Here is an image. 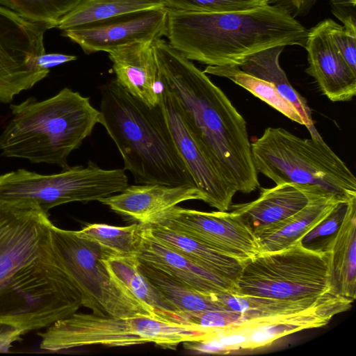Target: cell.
I'll list each match as a JSON object with an SVG mask.
<instances>
[{
	"mask_svg": "<svg viewBox=\"0 0 356 356\" xmlns=\"http://www.w3.org/2000/svg\"><path fill=\"white\" fill-rule=\"evenodd\" d=\"M48 213L0 202V322L25 334L82 306L54 243Z\"/></svg>",
	"mask_w": 356,
	"mask_h": 356,
	"instance_id": "1",
	"label": "cell"
},
{
	"mask_svg": "<svg viewBox=\"0 0 356 356\" xmlns=\"http://www.w3.org/2000/svg\"><path fill=\"white\" fill-rule=\"evenodd\" d=\"M163 84L219 172L237 192L259 186L247 124L224 92L193 63L161 38L153 42Z\"/></svg>",
	"mask_w": 356,
	"mask_h": 356,
	"instance_id": "2",
	"label": "cell"
},
{
	"mask_svg": "<svg viewBox=\"0 0 356 356\" xmlns=\"http://www.w3.org/2000/svg\"><path fill=\"white\" fill-rule=\"evenodd\" d=\"M307 29L285 7L266 4L232 12L168 9V42L188 59L211 66L239 67L275 47H305Z\"/></svg>",
	"mask_w": 356,
	"mask_h": 356,
	"instance_id": "3",
	"label": "cell"
},
{
	"mask_svg": "<svg viewBox=\"0 0 356 356\" xmlns=\"http://www.w3.org/2000/svg\"><path fill=\"white\" fill-rule=\"evenodd\" d=\"M100 121L137 184L196 186L180 156L162 108L150 107L116 80L100 87ZM197 187V186H196Z\"/></svg>",
	"mask_w": 356,
	"mask_h": 356,
	"instance_id": "4",
	"label": "cell"
},
{
	"mask_svg": "<svg viewBox=\"0 0 356 356\" xmlns=\"http://www.w3.org/2000/svg\"><path fill=\"white\" fill-rule=\"evenodd\" d=\"M12 118L0 134V150L6 157L68 168L67 159L94 127L100 112L88 97L68 88L42 101L30 97L11 104Z\"/></svg>",
	"mask_w": 356,
	"mask_h": 356,
	"instance_id": "5",
	"label": "cell"
},
{
	"mask_svg": "<svg viewBox=\"0 0 356 356\" xmlns=\"http://www.w3.org/2000/svg\"><path fill=\"white\" fill-rule=\"evenodd\" d=\"M254 168L275 184L318 188L342 202L356 197V179L321 136L301 138L281 127H268L251 143Z\"/></svg>",
	"mask_w": 356,
	"mask_h": 356,
	"instance_id": "6",
	"label": "cell"
},
{
	"mask_svg": "<svg viewBox=\"0 0 356 356\" xmlns=\"http://www.w3.org/2000/svg\"><path fill=\"white\" fill-rule=\"evenodd\" d=\"M213 332L143 314L114 317L75 312L54 323L38 335L40 348L50 352L90 345L122 347L148 343L175 350L185 341L208 339Z\"/></svg>",
	"mask_w": 356,
	"mask_h": 356,
	"instance_id": "7",
	"label": "cell"
},
{
	"mask_svg": "<svg viewBox=\"0 0 356 356\" xmlns=\"http://www.w3.org/2000/svg\"><path fill=\"white\" fill-rule=\"evenodd\" d=\"M329 258V252L309 250L299 243L259 254L243 264L230 293L289 300L321 296L330 293Z\"/></svg>",
	"mask_w": 356,
	"mask_h": 356,
	"instance_id": "8",
	"label": "cell"
},
{
	"mask_svg": "<svg viewBox=\"0 0 356 356\" xmlns=\"http://www.w3.org/2000/svg\"><path fill=\"white\" fill-rule=\"evenodd\" d=\"M128 186L124 169H103L92 161L52 175L19 169L0 175V202L47 213L69 202L99 201Z\"/></svg>",
	"mask_w": 356,
	"mask_h": 356,
	"instance_id": "9",
	"label": "cell"
},
{
	"mask_svg": "<svg viewBox=\"0 0 356 356\" xmlns=\"http://www.w3.org/2000/svg\"><path fill=\"white\" fill-rule=\"evenodd\" d=\"M51 232L65 267L81 293L82 306L101 316H154L108 270L104 260L115 254L78 236L75 231L53 225Z\"/></svg>",
	"mask_w": 356,
	"mask_h": 356,
	"instance_id": "10",
	"label": "cell"
},
{
	"mask_svg": "<svg viewBox=\"0 0 356 356\" xmlns=\"http://www.w3.org/2000/svg\"><path fill=\"white\" fill-rule=\"evenodd\" d=\"M50 29L0 5L1 102H11L49 73L38 66L37 58L45 53L44 37Z\"/></svg>",
	"mask_w": 356,
	"mask_h": 356,
	"instance_id": "11",
	"label": "cell"
},
{
	"mask_svg": "<svg viewBox=\"0 0 356 356\" xmlns=\"http://www.w3.org/2000/svg\"><path fill=\"white\" fill-rule=\"evenodd\" d=\"M353 300L334 294L307 309L296 313L243 320L215 332L212 338L222 353L254 350L303 330L319 327L348 310Z\"/></svg>",
	"mask_w": 356,
	"mask_h": 356,
	"instance_id": "12",
	"label": "cell"
},
{
	"mask_svg": "<svg viewBox=\"0 0 356 356\" xmlns=\"http://www.w3.org/2000/svg\"><path fill=\"white\" fill-rule=\"evenodd\" d=\"M187 235L244 264L260 254L254 233L235 213L205 212L175 206L149 223Z\"/></svg>",
	"mask_w": 356,
	"mask_h": 356,
	"instance_id": "13",
	"label": "cell"
},
{
	"mask_svg": "<svg viewBox=\"0 0 356 356\" xmlns=\"http://www.w3.org/2000/svg\"><path fill=\"white\" fill-rule=\"evenodd\" d=\"M162 83L159 102L180 156L204 195V202L218 211H228L237 191L222 176L211 155L188 126L175 98Z\"/></svg>",
	"mask_w": 356,
	"mask_h": 356,
	"instance_id": "14",
	"label": "cell"
},
{
	"mask_svg": "<svg viewBox=\"0 0 356 356\" xmlns=\"http://www.w3.org/2000/svg\"><path fill=\"white\" fill-rule=\"evenodd\" d=\"M167 14L165 7L126 13L63 30V35L86 54L108 53L124 45L161 38L166 32Z\"/></svg>",
	"mask_w": 356,
	"mask_h": 356,
	"instance_id": "15",
	"label": "cell"
},
{
	"mask_svg": "<svg viewBox=\"0 0 356 356\" xmlns=\"http://www.w3.org/2000/svg\"><path fill=\"white\" fill-rule=\"evenodd\" d=\"M321 197L332 196L314 186L282 183L261 188L255 200L231 204L228 211L237 215L256 236L297 213L311 200Z\"/></svg>",
	"mask_w": 356,
	"mask_h": 356,
	"instance_id": "16",
	"label": "cell"
},
{
	"mask_svg": "<svg viewBox=\"0 0 356 356\" xmlns=\"http://www.w3.org/2000/svg\"><path fill=\"white\" fill-rule=\"evenodd\" d=\"M309 66L306 72L332 102H348L356 94V72L330 41L322 21L307 31L305 44Z\"/></svg>",
	"mask_w": 356,
	"mask_h": 356,
	"instance_id": "17",
	"label": "cell"
},
{
	"mask_svg": "<svg viewBox=\"0 0 356 356\" xmlns=\"http://www.w3.org/2000/svg\"><path fill=\"white\" fill-rule=\"evenodd\" d=\"M108 54L116 81L149 106H156L163 84L153 42L133 43Z\"/></svg>",
	"mask_w": 356,
	"mask_h": 356,
	"instance_id": "18",
	"label": "cell"
},
{
	"mask_svg": "<svg viewBox=\"0 0 356 356\" xmlns=\"http://www.w3.org/2000/svg\"><path fill=\"white\" fill-rule=\"evenodd\" d=\"M192 200L204 201V195L196 186L142 184L128 186L119 194L99 202L116 213L147 224L161 212Z\"/></svg>",
	"mask_w": 356,
	"mask_h": 356,
	"instance_id": "19",
	"label": "cell"
},
{
	"mask_svg": "<svg viewBox=\"0 0 356 356\" xmlns=\"http://www.w3.org/2000/svg\"><path fill=\"white\" fill-rule=\"evenodd\" d=\"M145 225L138 260L177 278L195 291L208 295L231 292L234 282L191 261L154 238Z\"/></svg>",
	"mask_w": 356,
	"mask_h": 356,
	"instance_id": "20",
	"label": "cell"
},
{
	"mask_svg": "<svg viewBox=\"0 0 356 356\" xmlns=\"http://www.w3.org/2000/svg\"><path fill=\"white\" fill-rule=\"evenodd\" d=\"M356 197L348 204L343 222L329 252L330 293L355 300L356 298Z\"/></svg>",
	"mask_w": 356,
	"mask_h": 356,
	"instance_id": "21",
	"label": "cell"
},
{
	"mask_svg": "<svg viewBox=\"0 0 356 356\" xmlns=\"http://www.w3.org/2000/svg\"><path fill=\"white\" fill-rule=\"evenodd\" d=\"M341 202L334 197L312 200L297 213L257 234L260 254L279 251L297 243Z\"/></svg>",
	"mask_w": 356,
	"mask_h": 356,
	"instance_id": "22",
	"label": "cell"
},
{
	"mask_svg": "<svg viewBox=\"0 0 356 356\" xmlns=\"http://www.w3.org/2000/svg\"><path fill=\"white\" fill-rule=\"evenodd\" d=\"M104 261L111 274L154 317L183 325L179 312L140 272L137 256L112 255Z\"/></svg>",
	"mask_w": 356,
	"mask_h": 356,
	"instance_id": "23",
	"label": "cell"
},
{
	"mask_svg": "<svg viewBox=\"0 0 356 356\" xmlns=\"http://www.w3.org/2000/svg\"><path fill=\"white\" fill-rule=\"evenodd\" d=\"M157 241L184 256L200 267L234 282L243 264L213 248L187 235L154 224H145Z\"/></svg>",
	"mask_w": 356,
	"mask_h": 356,
	"instance_id": "24",
	"label": "cell"
},
{
	"mask_svg": "<svg viewBox=\"0 0 356 356\" xmlns=\"http://www.w3.org/2000/svg\"><path fill=\"white\" fill-rule=\"evenodd\" d=\"M284 49V47L279 46L259 51L247 58L238 67L273 84L280 94L297 109L312 138H318L321 135L314 127L312 111L306 99L292 87L280 64V56Z\"/></svg>",
	"mask_w": 356,
	"mask_h": 356,
	"instance_id": "25",
	"label": "cell"
},
{
	"mask_svg": "<svg viewBox=\"0 0 356 356\" xmlns=\"http://www.w3.org/2000/svg\"><path fill=\"white\" fill-rule=\"evenodd\" d=\"M138 269L148 282L179 312V314L227 309L218 300L216 294L199 293L168 273L140 260Z\"/></svg>",
	"mask_w": 356,
	"mask_h": 356,
	"instance_id": "26",
	"label": "cell"
},
{
	"mask_svg": "<svg viewBox=\"0 0 356 356\" xmlns=\"http://www.w3.org/2000/svg\"><path fill=\"white\" fill-rule=\"evenodd\" d=\"M331 294L328 293L319 297L298 300L242 296L230 292L216 294V296L225 309L240 313L243 321L303 311L314 307Z\"/></svg>",
	"mask_w": 356,
	"mask_h": 356,
	"instance_id": "27",
	"label": "cell"
},
{
	"mask_svg": "<svg viewBox=\"0 0 356 356\" xmlns=\"http://www.w3.org/2000/svg\"><path fill=\"white\" fill-rule=\"evenodd\" d=\"M161 7H165L164 0H83L59 20L56 28L63 31L117 15Z\"/></svg>",
	"mask_w": 356,
	"mask_h": 356,
	"instance_id": "28",
	"label": "cell"
},
{
	"mask_svg": "<svg viewBox=\"0 0 356 356\" xmlns=\"http://www.w3.org/2000/svg\"><path fill=\"white\" fill-rule=\"evenodd\" d=\"M203 72L205 74L231 80L292 121L305 125V122L297 109L280 94L271 83L250 74L241 70L238 66L207 65Z\"/></svg>",
	"mask_w": 356,
	"mask_h": 356,
	"instance_id": "29",
	"label": "cell"
},
{
	"mask_svg": "<svg viewBox=\"0 0 356 356\" xmlns=\"http://www.w3.org/2000/svg\"><path fill=\"white\" fill-rule=\"evenodd\" d=\"M145 225L132 224L117 227L106 224H90L76 234L83 238L98 243L118 256H137L139 253Z\"/></svg>",
	"mask_w": 356,
	"mask_h": 356,
	"instance_id": "30",
	"label": "cell"
},
{
	"mask_svg": "<svg viewBox=\"0 0 356 356\" xmlns=\"http://www.w3.org/2000/svg\"><path fill=\"white\" fill-rule=\"evenodd\" d=\"M83 0H0L24 17L56 28L59 20Z\"/></svg>",
	"mask_w": 356,
	"mask_h": 356,
	"instance_id": "31",
	"label": "cell"
},
{
	"mask_svg": "<svg viewBox=\"0 0 356 356\" xmlns=\"http://www.w3.org/2000/svg\"><path fill=\"white\" fill-rule=\"evenodd\" d=\"M349 201L338 203L323 220L298 243L309 250L327 252L343 222Z\"/></svg>",
	"mask_w": 356,
	"mask_h": 356,
	"instance_id": "32",
	"label": "cell"
},
{
	"mask_svg": "<svg viewBox=\"0 0 356 356\" xmlns=\"http://www.w3.org/2000/svg\"><path fill=\"white\" fill-rule=\"evenodd\" d=\"M167 9L188 12H232L269 4L267 0H164Z\"/></svg>",
	"mask_w": 356,
	"mask_h": 356,
	"instance_id": "33",
	"label": "cell"
},
{
	"mask_svg": "<svg viewBox=\"0 0 356 356\" xmlns=\"http://www.w3.org/2000/svg\"><path fill=\"white\" fill-rule=\"evenodd\" d=\"M183 325L217 331L241 321V314L232 310H207L197 313H180Z\"/></svg>",
	"mask_w": 356,
	"mask_h": 356,
	"instance_id": "34",
	"label": "cell"
},
{
	"mask_svg": "<svg viewBox=\"0 0 356 356\" xmlns=\"http://www.w3.org/2000/svg\"><path fill=\"white\" fill-rule=\"evenodd\" d=\"M323 22L330 41L350 68L356 72V33L331 19Z\"/></svg>",
	"mask_w": 356,
	"mask_h": 356,
	"instance_id": "35",
	"label": "cell"
},
{
	"mask_svg": "<svg viewBox=\"0 0 356 356\" xmlns=\"http://www.w3.org/2000/svg\"><path fill=\"white\" fill-rule=\"evenodd\" d=\"M332 13L348 31L356 33L355 0H330Z\"/></svg>",
	"mask_w": 356,
	"mask_h": 356,
	"instance_id": "36",
	"label": "cell"
},
{
	"mask_svg": "<svg viewBox=\"0 0 356 356\" xmlns=\"http://www.w3.org/2000/svg\"><path fill=\"white\" fill-rule=\"evenodd\" d=\"M25 334L15 325L0 322V353L10 352L13 344L22 340Z\"/></svg>",
	"mask_w": 356,
	"mask_h": 356,
	"instance_id": "37",
	"label": "cell"
},
{
	"mask_svg": "<svg viewBox=\"0 0 356 356\" xmlns=\"http://www.w3.org/2000/svg\"><path fill=\"white\" fill-rule=\"evenodd\" d=\"M76 56L60 53H44L37 58V65L42 69L49 68L76 60Z\"/></svg>",
	"mask_w": 356,
	"mask_h": 356,
	"instance_id": "38",
	"label": "cell"
},
{
	"mask_svg": "<svg viewBox=\"0 0 356 356\" xmlns=\"http://www.w3.org/2000/svg\"><path fill=\"white\" fill-rule=\"evenodd\" d=\"M318 0H290V12L296 15L307 14Z\"/></svg>",
	"mask_w": 356,
	"mask_h": 356,
	"instance_id": "39",
	"label": "cell"
},
{
	"mask_svg": "<svg viewBox=\"0 0 356 356\" xmlns=\"http://www.w3.org/2000/svg\"><path fill=\"white\" fill-rule=\"evenodd\" d=\"M269 4L277 5L288 8L290 6V0H267Z\"/></svg>",
	"mask_w": 356,
	"mask_h": 356,
	"instance_id": "40",
	"label": "cell"
}]
</instances>
